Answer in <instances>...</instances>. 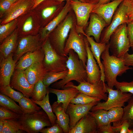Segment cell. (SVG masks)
I'll use <instances>...</instances> for the list:
<instances>
[{"label":"cell","mask_w":133,"mask_h":133,"mask_svg":"<svg viewBox=\"0 0 133 133\" xmlns=\"http://www.w3.org/2000/svg\"><path fill=\"white\" fill-rule=\"evenodd\" d=\"M128 103L123 108V114L121 120L118 123H113V127L121 124L124 121L128 122L130 127L133 126V95L128 101Z\"/></svg>","instance_id":"28"},{"label":"cell","mask_w":133,"mask_h":133,"mask_svg":"<svg viewBox=\"0 0 133 133\" xmlns=\"http://www.w3.org/2000/svg\"><path fill=\"white\" fill-rule=\"evenodd\" d=\"M0 105L20 115L24 114L20 107L9 97L0 93Z\"/></svg>","instance_id":"32"},{"label":"cell","mask_w":133,"mask_h":133,"mask_svg":"<svg viewBox=\"0 0 133 133\" xmlns=\"http://www.w3.org/2000/svg\"><path fill=\"white\" fill-rule=\"evenodd\" d=\"M107 85L105 82L101 80L93 84L84 81L80 83L77 86L74 85L70 82L66 84L64 88L68 87H73L77 88L80 92L106 101L108 97L106 93L107 92Z\"/></svg>","instance_id":"9"},{"label":"cell","mask_w":133,"mask_h":133,"mask_svg":"<svg viewBox=\"0 0 133 133\" xmlns=\"http://www.w3.org/2000/svg\"><path fill=\"white\" fill-rule=\"evenodd\" d=\"M24 114H29L39 111L41 110V107L29 98L24 96L18 102Z\"/></svg>","instance_id":"29"},{"label":"cell","mask_w":133,"mask_h":133,"mask_svg":"<svg viewBox=\"0 0 133 133\" xmlns=\"http://www.w3.org/2000/svg\"><path fill=\"white\" fill-rule=\"evenodd\" d=\"M60 2H62L64 1L65 0H56ZM82 2H85V3H86L88 2L87 1V0H78Z\"/></svg>","instance_id":"55"},{"label":"cell","mask_w":133,"mask_h":133,"mask_svg":"<svg viewBox=\"0 0 133 133\" xmlns=\"http://www.w3.org/2000/svg\"><path fill=\"white\" fill-rule=\"evenodd\" d=\"M110 123H118L121 120L123 114V108L122 107L112 108L107 111Z\"/></svg>","instance_id":"39"},{"label":"cell","mask_w":133,"mask_h":133,"mask_svg":"<svg viewBox=\"0 0 133 133\" xmlns=\"http://www.w3.org/2000/svg\"><path fill=\"white\" fill-rule=\"evenodd\" d=\"M132 131L133 133V126H132Z\"/></svg>","instance_id":"57"},{"label":"cell","mask_w":133,"mask_h":133,"mask_svg":"<svg viewBox=\"0 0 133 133\" xmlns=\"http://www.w3.org/2000/svg\"><path fill=\"white\" fill-rule=\"evenodd\" d=\"M123 0H114L105 4L95 5L91 13L98 15L109 25L117 7Z\"/></svg>","instance_id":"21"},{"label":"cell","mask_w":133,"mask_h":133,"mask_svg":"<svg viewBox=\"0 0 133 133\" xmlns=\"http://www.w3.org/2000/svg\"><path fill=\"white\" fill-rule=\"evenodd\" d=\"M107 111L101 109L94 112L89 111L88 112L96 120L98 128L107 125L111 123L109 121Z\"/></svg>","instance_id":"34"},{"label":"cell","mask_w":133,"mask_h":133,"mask_svg":"<svg viewBox=\"0 0 133 133\" xmlns=\"http://www.w3.org/2000/svg\"><path fill=\"white\" fill-rule=\"evenodd\" d=\"M48 88L44 84L42 80H40L34 85L31 99L34 101L42 100L46 96Z\"/></svg>","instance_id":"33"},{"label":"cell","mask_w":133,"mask_h":133,"mask_svg":"<svg viewBox=\"0 0 133 133\" xmlns=\"http://www.w3.org/2000/svg\"><path fill=\"white\" fill-rule=\"evenodd\" d=\"M47 71L43 62L35 63L24 70L25 76L29 83L34 85L42 79Z\"/></svg>","instance_id":"25"},{"label":"cell","mask_w":133,"mask_h":133,"mask_svg":"<svg viewBox=\"0 0 133 133\" xmlns=\"http://www.w3.org/2000/svg\"><path fill=\"white\" fill-rule=\"evenodd\" d=\"M73 26L72 18L67 17L58 26L51 36V41L50 42H52L50 44L52 47L60 55L66 56L64 54V49L69 32Z\"/></svg>","instance_id":"8"},{"label":"cell","mask_w":133,"mask_h":133,"mask_svg":"<svg viewBox=\"0 0 133 133\" xmlns=\"http://www.w3.org/2000/svg\"><path fill=\"white\" fill-rule=\"evenodd\" d=\"M4 121V127L2 133H19L25 132L21 130L20 124L17 120Z\"/></svg>","instance_id":"36"},{"label":"cell","mask_w":133,"mask_h":133,"mask_svg":"<svg viewBox=\"0 0 133 133\" xmlns=\"http://www.w3.org/2000/svg\"><path fill=\"white\" fill-rule=\"evenodd\" d=\"M46 0H33V5L32 7L33 9L36 7L39 4Z\"/></svg>","instance_id":"51"},{"label":"cell","mask_w":133,"mask_h":133,"mask_svg":"<svg viewBox=\"0 0 133 133\" xmlns=\"http://www.w3.org/2000/svg\"><path fill=\"white\" fill-rule=\"evenodd\" d=\"M98 133H114L111 123L108 124L98 128Z\"/></svg>","instance_id":"50"},{"label":"cell","mask_w":133,"mask_h":133,"mask_svg":"<svg viewBox=\"0 0 133 133\" xmlns=\"http://www.w3.org/2000/svg\"><path fill=\"white\" fill-rule=\"evenodd\" d=\"M115 86L123 92L130 93L133 95V80L129 82L117 81Z\"/></svg>","instance_id":"41"},{"label":"cell","mask_w":133,"mask_h":133,"mask_svg":"<svg viewBox=\"0 0 133 133\" xmlns=\"http://www.w3.org/2000/svg\"><path fill=\"white\" fill-rule=\"evenodd\" d=\"M42 133H63V129L59 125L56 123L54 124L51 127L44 128L40 132Z\"/></svg>","instance_id":"42"},{"label":"cell","mask_w":133,"mask_h":133,"mask_svg":"<svg viewBox=\"0 0 133 133\" xmlns=\"http://www.w3.org/2000/svg\"><path fill=\"white\" fill-rule=\"evenodd\" d=\"M68 55L66 62V67L68 70L67 75L63 79L53 83L51 88L59 89L63 88L66 84L73 80L79 83L87 81L85 67L78 54L73 50H71Z\"/></svg>","instance_id":"2"},{"label":"cell","mask_w":133,"mask_h":133,"mask_svg":"<svg viewBox=\"0 0 133 133\" xmlns=\"http://www.w3.org/2000/svg\"><path fill=\"white\" fill-rule=\"evenodd\" d=\"M90 21L86 33L87 35L93 36L96 42L99 43L104 28L108 25L105 21L97 14L91 13Z\"/></svg>","instance_id":"20"},{"label":"cell","mask_w":133,"mask_h":133,"mask_svg":"<svg viewBox=\"0 0 133 133\" xmlns=\"http://www.w3.org/2000/svg\"></svg>","instance_id":"58"},{"label":"cell","mask_w":133,"mask_h":133,"mask_svg":"<svg viewBox=\"0 0 133 133\" xmlns=\"http://www.w3.org/2000/svg\"><path fill=\"white\" fill-rule=\"evenodd\" d=\"M127 10V6L123 0L115 12L110 24L101 35L100 42L106 44L109 43L111 35L117 28L121 25L129 22Z\"/></svg>","instance_id":"10"},{"label":"cell","mask_w":133,"mask_h":133,"mask_svg":"<svg viewBox=\"0 0 133 133\" xmlns=\"http://www.w3.org/2000/svg\"><path fill=\"white\" fill-rule=\"evenodd\" d=\"M70 3L76 16L77 24L76 26L83 28L87 24L96 4L83 2L78 0H70Z\"/></svg>","instance_id":"12"},{"label":"cell","mask_w":133,"mask_h":133,"mask_svg":"<svg viewBox=\"0 0 133 133\" xmlns=\"http://www.w3.org/2000/svg\"><path fill=\"white\" fill-rule=\"evenodd\" d=\"M88 2L96 4L97 3L99 0H87Z\"/></svg>","instance_id":"54"},{"label":"cell","mask_w":133,"mask_h":133,"mask_svg":"<svg viewBox=\"0 0 133 133\" xmlns=\"http://www.w3.org/2000/svg\"><path fill=\"white\" fill-rule=\"evenodd\" d=\"M98 125L94 118L88 113L82 118L69 133H98Z\"/></svg>","instance_id":"19"},{"label":"cell","mask_w":133,"mask_h":133,"mask_svg":"<svg viewBox=\"0 0 133 133\" xmlns=\"http://www.w3.org/2000/svg\"><path fill=\"white\" fill-rule=\"evenodd\" d=\"M18 31L16 29L6 38L0 46V60L14 53L17 47Z\"/></svg>","instance_id":"26"},{"label":"cell","mask_w":133,"mask_h":133,"mask_svg":"<svg viewBox=\"0 0 133 133\" xmlns=\"http://www.w3.org/2000/svg\"><path fill=\"white\" fill-rule=\"evenodd\" d=\"M44 57V53L41 48L34 52H28L17 61L15 69L25 70L35 63L43 62Z\"/></svg>","instance_id":"22"},{"label":"cell","mask_w":133,"mask_h":133,"mask_svg":"<svg viewBox=\"0 0 133 133\" xmlns=\"http://www.w3.org/2000/svg\"><path fill=\"white\" fill-rule=\"evenodd\" d=\"M130 127L129 123L127 121H124L118 126H113V128L114 133H128Z\"/></svg>","instance_id":"43"},{"label":"cell","mask_w":133,"mask_h":133,"mask_svg":"<svg viewBox=\"0 0 133 133\" xmlns=\"http://www.w3.org/2000/svg\"><path fill=\"white\" fill-rule=\"evenodd\" d=\"M4 120H0V133H2L4 127Z\"/></svg>","instance_id":"53"},{"label":"cell","mask_w":133,"mask_h":133,"mask_svg":"<svg viewBox=\"0 0 133 133\" xmlns=\"http://www.w3.org/2000/svg\"><path fill=\"white\" fill-rule=\"evenodd\" d=\"M10 83L13 88L22 93L24 96L31 97L34 85L31 84L27 79L24 70L15 69Z\"/></svg>","instance_id":"13"},{"label":"cell","mask_w":133,"mask_h":133,"mask_svg":"<svg viewBox=\"0 0 133 133\" xmlns=\"http://www.w3.org/2000/svg\"><path fill=\"white\" fill-rule=\"evenodd\" d=\"M41 41L38 35H29L23 37L19 40L13 54L14 59L17 62L27 53L34 52L41 48Z\"/></svg>","instance_id":"11"},{"label":"cell","mask_w":133,"mask_h":133,"mask_svg":"<svg viewBox=\"0 0 133 133\" xmlns=\"http://www.w3.org/2000/svg\"><path fill=\"white\" fill-rule=\"evenodd\" d=\"M109 43L106 44V48L102 53L101 58L105 76V81L108 86L113 88L117 81V76L121 75L127 70L132 68L126 65L122 58L110 55L109 52Z\"/></svg>","instance_id":"1"},{"label":"cell","mask_w":133,"mask_h":133,"mask_svg":"<svg viewBox=\"0 0 133 133\" xmlns=\"http://www.w3.org/2000/svg\"><path fill=\"white\" fill-rule=\"evenodd\" d=\"M86 48L87 59L85 66L87 79V81L91 84L101 80V73L100 68L92 53L86 37L84 38Z\"/></svg>","instance_id":"14"},{"label":"cell","mask_w":133,"mask_h":133,"mask_svg":"<svg viewBox=\"0 0 133 133\" xmlns=\"http://www.w3.org/2000/svg\"><path fill=\"white\" fill-rule=\"evenodd\" d=\"M84 38L79 34L74 26L71 29L68 38L64 47V52L65 56H67L71 50H74L78 55L85 67L87 54Z\"/></svg>","instance_id":"7"},{"label":"cell","mask_w":133,"mask_h":133,"mask_svg":"<svg viewBox=\"0 0 133 133\" xmlns=\"http://www.w3.org/2000/svg\"><path fill=\"white\" fill-rule=\"evenodd\" d=\"M49 93L48 88L46 96L41 100L33 101L41 107L49 117L52 126L56 123V117L54 114L51 106L50 104L49 99Z\"/></svg>","instance_id":"30"},{"label":"cell","mask_w":133,"mask_h":133,"mask_svg":"<svg viewBox=\"0 0 133 133\" xmlns=\"http://www.w3.org/2000/svg\"><path fill=\"white\" fill-rule=\"evenodd\" d=\"M41 48L44 54L43 63L47 72H60L67 69L66 62L68 56H63L58 54L48 37L44 41Z\"/></svg>","instance_id":"4"},{"label":"cell","mask_w":133,"mask_h":133,"mask_svg":"<svg viewBox=\"0 0 133 133\" xmlns=\"http://www.w3.org/2000/svg\"><path fill=\"white\" fill-rule=\"evenodd\" d=\"M56 6H52L46 7L42 11L41 15L43 19H46L50 17L56 11Z\"/></svg>","instance_id":"46"},{"label":"cell","mask_w":133,"mask_h":133,"mask_svg":"<svg viewBox=\"0 0 133 133\" xmlns=\"http://www.w3.org/2000/svg\"><path fill=\"white\" fill-rule=\"evenodd\" d=\"M0 93L9 97L17 102L24 96L22 93L15 91L10 85L0 87Z\"/></svg>","instance_id":"38"},{"label":"cell","mask_w":133,"mask_h":133,"mask_svg":"<svg viewBox=\"0 0 133 133\" xmlns=\"http://www.w3.org/2000/svg\"><path fill=\"white\" fill-rule=\"evenodd\" d=\"M127 33L129 40L130 47L133 51V20L127 23Z\"/></svg>","instance_id":"44"},{"label":"cell","mask_w":133,"mask_h":133,"mask_svg":"<svg viewBox=\"0 0 133 133\" xmlns=\"http://www.w3.org/2000/svg\"><path fill=\"white\" fill-rule=\"evenodd\" d=\"M70 0L66 1V4L57 16L43 29L40 35L42 41L45 40L48 37L50 33L61 23L72 9Z\"/></svg>","instance_id":"23"},{"label":"cell","mask_w":133,"mask_h":133,"mask_svg":"<svg viewBox=\"0 0 133 133\" xmlns=\"http://www.w3.org/2000/svg\"><path fill=\"white\" fill-rule=\"evenodd\" d=\"M108 93L107 100L105 101L99 102L93 106L91 111L94 112L103 109L107 111L114 107H124L125 103L128 102L133 95L130 93L124 92L118 89H113L106 86Z\"/></svg>","instance_id":"6"},{"label":"cell","mask_w":133,"mask_h":133,"mask_svg":"<svg viewBox=\"0 0 133 133\" xmlns=\"http://www.w3.org/2000/svg\"><path fill=\"white\" fill-rule=\"evenodd\" d=\"M13 54L0 60V87L10 85L11 77L15 70L17 62L13 58Z\"/></svg>","instance_id":"17"},{"label":"cell","mask_w":133,"mask_h":133,"mask_svg":"<svg viewBox=\"0 0 133 133\" xmlns=\"http://www.w3.org/2000/svg\"><path fill=\"white\" fill-rule=\"evenodd\" d=\"M13 3H14L18 0H9Z\"/></svg>","instance_id":"56"},{"label":"cell","mask_w":133,"mask_h":133,"mask_svg":"<svg viewBox=\"0 0 133 133\" xmlns=\"http://www.w3.org/2000/svg\"><path fill=\"white\" fill-rule=\"evenodd\" d=\"M80 33L84 35L90 45V49L94 56L96 59L100 70L101 73V80L105 82V76L103 66L101 61V55L105 50L106 44L100 42L97 43L95 42L93 38L86 34L83 31L81 30Z\"/></svg>","instance_id":"24"},{"label":"cell","mask_w":133,"mask_h":133,"mask_svg":"<svg viewBox=\"0 0 133 133\" xmlns=\"http://www.w3.org/2000/svg\"><path fill=\"white\" fill-rule=\"evenodd\" d=\"M33 27V21L32 17H30L25 21L23 26V31L27 33L31 31Z\"/></svg>","instance_id":"48"},{"label":"cell","mask_w":133,"mask_h":133,"mask_svg":"<svg viewBox=\"0 0 133 133\" xmlns=\"http://www.w3.org/2000/svg\"><path fill=\"white\" fill-rule=\"evenodd\" d=\"M61 90L52 88H48L49 93L55 94L57 97L56 101L58 103L62 104V105L66 112L67 109L71 100L80 92L76 88L68 87Z\"/></svg>","instance_id":"18"},{"label":"cell","mask_w":133,"mask_h":133,"mask_svg":"<svg viewBox=\"0 0 133 133\" xmlns=\"http://www.w3.org/2000/svg\"><path fill=\"white\" fill-rule=\"evenodd\" d=\"M33 5V0H18L5 13L1 23L3 24L14 20L23 14Z\"/></svg>","instance_id":"16"},{"label":"cell","mask_w":133,"mask_h":133,"mask_svg":"<svg viewBox=\"0 0 133 133\" xmlns=\"http://www.w3.org/2000/svg\"><path fill=\"white\" fill-rule=\"evenodd\" d=\"M127 7V14L129 21L133 20V0H124Z\"/></svg>","instance_id":"45"},{"label":"cell","mask_w":133,"mask_h":133,"mask_svg":"<svg viewBox=\"0 0 133 133\" xmlns=\"http://www.w3.org/2000/svg\"><path fill=\"white\" fill-rule=\"evenodd\" d=\"M101 100L80 92L71 100L70 103L75 104H85L93 102H100Z\"/></svg>","instance_id":"37"},{"label":"cell","mask_w":133,"mask_h":133,"mask_svg":"<svg viewBox=\"0 0 133 133\" xmlns=\"http://www.w3.org/2000/svg\"><path fill=\"white\" fill-rule=\"evenodd\" d=\"M21 130L28 133H37L46 127L52 126L48 116L43 110L20 115L17 119Z\"/></svg>","instance_id":"3"},{"label":"cell","mask_w":133,"mask_h":133,"mask_svg":"<svg viewBox=\"0 0 133 133\" xmlns=\"http://www.w3.org/2000/svg\"><path fill=\"white\" fill-rule=\"evenodd\" d=\"M53 111L56 117V122L63 129L64 133H69L70 128L69 115L65 112L62 104L54 102L51 105Z\"/></svg>","instance_id":"27"},{"label":"cell","mask_w":133,"mask_h":133,"mask_svg":"<svg viewBox=\"0 0 133 133\" xmlns=\"http://www.w3.org/2000/svg\"><path fill=\"white\" fill-rule=\"evenodd\" d=\"M121 58L123 59L126 65L129 66H131L133 67V53L130 54L127 52Z\"/></svg>","instance_id":"49"},{"label":"cell","mask_w":133,"mask_h":133,"mask_svg":"<svg viewBox=\"0 0 133 133\" xmlns=\"http://www.w3.org/2000/svg\"><path fill=\"white\" fill-rule=\"evenodd\" d=\"M68 71L67 69L60 72H47L42 81L44 85L48 88L51 84L59 80L64 78L67 75Z\"/></svg>","instance_id":"31"},{"label":"cell","mask_w":133,"mask_h":133,"mask_svg":"<svg viewBox=\"0 0 133 133\" xmlns=\"http://www.w3.org/2000/svg\"><path fill=\"white\" fill-rule=\"evenodd\" d=\"M109 50L112 55L121 58L130 47L127 33V23L119 26L111 36Z\"/></svg>","instance_id":"5"},{"label":"cell","mask_w":133,"mask_h":133,"mask_svg":"<svg viewBox=\"0 0 133 133\" xmlns=\"http://www.w3.org/2000/svg\"><path fill=\"white\" fill-rule=\"evenodd\" d=\"M111 0H99L98 2L96 4L95 6H97L100 5L105 4L110 2Z\"/></svg>","instance_id":"52"},{"label":"cell","mask_w":133,"mask_h":133,"mask_svg":"<svg viewBox=\"0 0 133 133\" xmlns=\"http://www.w3.org/2000/svg\"><path fill=\"white\" fill-rule=\"evenodd\" d=\"M20 115L3 106H0V120H16Z\"/></svg>","instance_id":"40"},{"label":"cell","mask_w":133,"mask_h":133,"mask_svg":"<svg viewBox=\"0 0 133 133\" xmlns=\"http://www.w3.org/2000/svg\"><path fill=\"white\" fill-rule=\"evenodd\" d=\"M98 102H93L85 104L70 103L66 112L69 117L70 128L74 127L80 120L88 114L92 107Z\"/></svg>","instance_id":"15"},{"label":"cell","mask_w":133,"mask_h":133,"mask_svg":"<svg viewBox=\"0 0 133 133\" xmlns=\"http://www.w3.org/2000/svg\"><path fill=\"white\" fill-rule=\"evenodd\" d=\"M13 3L9 0H1L0 3V13L2 14L6 12Z\"/></svg>","instance_id":"47"},{"label":"cell","mask_w":133,"mask_h":133,"mask_svg":"<svg viewBox=\"0 0 133 133\" xmlns=\"http://www.w3.org/2000/svg\"><path fill=\"white\" fill-rule=\"evenodd\" d=\"M17 19L0 26V41L2 42L14 31L17 23Z\"/></svg>","instance_id":"35"}]
</instances>
